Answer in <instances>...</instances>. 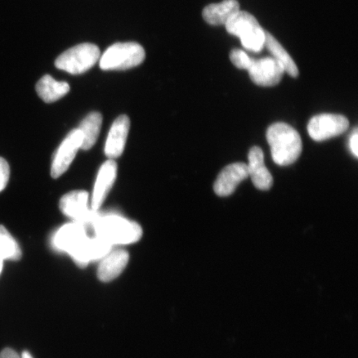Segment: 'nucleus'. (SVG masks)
<instances>
[{
    "label": "nucleus",
    "mask_w": 358,
    "mask_h": 358,
    "mask_svg": "<svg viewBox=\"0 0 358 358\" xmlns=\"http://www.w3.org/2000/svg\"><path fill=\"white\" fill-rule=\"evenodd\" d=\"M266 138L272 159L280 166L294 164L302 153L301 137L296 129L288 124H271L267 129Z\"/></svg>",
    "instance_id": "1"
},
{
    "label": "nucleus",
    "mask_w": 358,
    "mask_h": 358,
    "mask_svg": "<svg viewBox=\"0 0 358 358\" xmlns=\"http://www.w3.org/2000/svg\"><path fill=\"white\" fill-rule=\"evenodd\" d=\"M93 230L95 236L110 245L136 243L143 235L140 224L115 215L97 217L93 224Z\"/></svg>",
    "instance_id": "2"
},
{
    "label": "nucleus",
    "mask_w": 358,
    "mask_h": 358,
    "mask_svg": "<svg viewBox=\"0 0 358 358\" xmlns=\"http://www.w3.org/2000/svg\"><path fill=\"white\" fill-rule=\"evenodd\" d=\"M228 33L240 38L243 46L248 51L258 52L265 45L266 31L250 13L238 11L226 24Z\"/></svg>",
    "instance_id": "3"
},
{
    "label": "nucleus",
    "mask_w": 358,
    "mask_h": 358,
    "mask_svg": "<svg viewBox=\"0 0 358 358\" xmlns=\"http://www.w3.org/2000/svg\"><path fill=\"white\" fill-rule=\"evenodd\" d=\"M145 58V51L137 43H117L111 45L100 57L103 71H124L141 65Z\"/></svg>",
    "instance_id": "4"
},
{
    "label": "nucleus",
    "mask_w": 358,
    "mask_h": 358,
    "mask_svg": "<svg viewBox=\"0 0 358 358\" xmlns=\"http://www.w3.org/2000/svg\"><path fill=\"white\" fill-rule=\"evenodd\" d=\"M99 48L92 43H82L73 47L57 58V69L70 74L78 75L92 69L100 60Z\"/></svg>",
    "instance_id": "5"
},
{
    "label": "nucleus",
    "mask_w": 358,
    "mask_h": 358,
    "mask_svg": "<svg viewBox=\"0 0 358 358\" xmlns=\"http://www.w3.org/2000/svg\"><path fill=\"white\" fill-rule=\"evenodd\" d=\"M348 120L337 114H321L313 116L308 124V132L312 140L321 142L341 136L348 131Z\"/></svg>",
    "instance_id": "6"
},
{
    "label": "nucleus",
    "mask_w": 358,
    "mask_h": 358,
    "mask_svg": "<svg viewBox=\"0 0 358 358\" xmlns=\"http://www.w3.org/2000/svg\"><path fill=\"white\" fill-rule=\"evenodd\" d=\"M88 192L78 190L69 192L60 201V209L76 222L83 224L84 227L93 225L96 220V214L88 209Z\"/></svg>",
    "instance_id": "7"
},
{
    "label": "nucleus",
    "mask_w": 358,
    "mask_h": 358,
    "mask_svg": "<svg viewBox=\"0 0 358 358\" xmlns=\"http://www.w3.org/2000/svg\"><path fill=\"white\" fill-rule=\"evenodd\" d=\"M248 71L252 82L261 87L276 86L285 73L284 66L274 57L253 59Z\"/></svg>",
    "instance_id": "8"
},
{
    "label": "nucleus",
    "mask_w": 358,
    "mask_h": 358,
    "mask_svg": "<svg viewBox=\"0 0 358 358\" xmlns=\"http://www.w3.org/2000/svg\"><path fill=\"white\" fill-rule=\"evenodd\" d=\"M82 144L83 134L78 129H73L69 134L53 158L51 168V176L53 178H59L69 169Z\"/></svg>",
    "instance_id": "9"
},
{
    "label": "nucleus",
    "mask_w": 358,
    "mask_h": 358,
    "mask_svg": "<svg viewBox=\"0 0 358 358\" xmlns=\"http://www.w3.org/2000/svg\"><path fill=\"white\" fill-rule=\"evenodd\" d=\"M249 177L248 164L235 163L224 168L214 183V192L218 196H228L234 194L240 183Z\"/></svg>",
    "instance_id": "10"
},
{
    "label": "nucleus",
    "mask_w": 358,
    "mask_h": 358,
    "mask_svg": "<svg viewBox=\"0 0 358 358\" xmlns=\"http://www.w3.org/2000/svg\"><path fill=\"white\" fill-rule=\"evenodd\" d=\"M131 128V120L127 115H120L112 124L105 147L109 159L119 158L123 154Z\"/></svg>",
    "instance_id": "11"
},
{
    "label": "nucleus",
    "mask_w": 358,
    "mask_h": 358,
    "mask_svg": "<svg viewBox=\"0 0 358 358\" xmlns=\"http://www.w3.org/2000/svg\"><path fill=\"white\" fill-rule=\"evenodd\" d=\"M117 176V164L113 159L107 160L102 164L98 173L95 187H94L92 207L97 211L108 196Z\"/></svg>",
    "instance_id": "12"
},
{
    "label": "nucleus",
    "mask_w": 358,
    "mask_h": 358,
    "mask_svg": "<svg viewBox=\"0 0 358 358\" xmlns=\"http://www.w3.org/2000/svg\"><path fill=\"white\" fill-rule=\"evenodd\" d=\"M248 164L249 177L257 189L267 191L273 185V177L264 164V153L261 148L254 146L250 150Z\"/></svg>",
    "instance_id": "13"
},
{
    "label": "nucleus",
    "mask_w": 358,
    "mask_h": 358,
    "mask_svg": "<svg viewBox=\"0 0 358 358\" xmlns=\"http://www.w3.org/2000/svg\"><path fill=\"white\" fill-rule=\"evenodd\" d=\"M88 236L83 224L74 222L61 228L55 236V245L58 250L69 255L74 252Z\"/></svg>",
    "instance_id": "14"
},
{
    "label": "nucleus",
    "mask_w": 358,
    "mask_h": 358,
    "mask_svg": "<svg viewBox=\"0 0 358 358\" xmlns=\"http://www.w3.org/2000/svg\"><path fill=\"white\" fill-rule=\"evenodd\" d=\"M129 253L124 250H116L101 259L97 277L102 282H110L122 274L129 262Z\"/></svg>",
    "instance_id": "15"
},
{
    "label": "nucleus",
    "mask_w": 358,
    "mask_h": 358,
    "mask_svg": "<svg viewBox=\"0 0 358 358\" xmlns=\"http://www.w3.org/2000/svg\"><path fill=\"white\" fill-rule=\"evenodd\" d=\"M237 0H223L222 3H212L204 8L203 17L210 25H226L227 22L240 11Z\"/></svg>",
    "instance_id": "16"
},
{
    "label": "nucleus",
    "mask_w": 358,
    "mask_h": 358,
    "mask_svg": "<svg viewBox=\"0 0 358 358\" xmlns=\"http://www.w3.org/2000/svg\"><path fill=\"white\" fill-rule=\"evenodd\" d=\"M70 91L69 84L66 82H57L51 76L45 75L36 85V92L41 99L46 103H52L64 97Z\"/></svg>",
    "instance_id": "17"
},
{
    "label": "nucleus",
    "mask_w": 358,
    "mask_h": 358,
    "mask_svg": "<svg viewBox=\"0 0 358 358\" xmlns=\"http://www.w3.org/2000/svg\"><path fill=\"white\" fill-rule=\"evenodd\" d=\"M102 115L99 112H92L80 124L79 131L83 134L80 149L88 150L95 145L101 131Z\"/></svg>",
    "instance_id": "18"
},
{
    "label": "nucleus",
    "mask_w": 358,
    "mask_h": 358,
    "mask_svg": "<svg viewBox=\"0 0 358 358\" xmlns=\"http://www.w3.org/2000/svg\"><path fill=\"white\" fill-rule=\"evenodd\" d=\"M265 45L272 55V57L280 62L286 73H288L290 77L297 78L299 76V70L296 64L293 60V58L289 55V53L285 51V49L282 47V45L277 41L274 36L270 33L266 32Z\"/></svg>",
    "instance_id": "19"
},
{
    "label": "nucleus",
    "mask_w": 358,
    "mask_h": 358,
    "mask_svg": "<svg viewBox=\"0 0 358 358\" xmlns=\"http://www.w3.org/2000/svg\"><path fill=\"white\" fill-rule=\"evenodd\" d=\"M22 252L19 244L10 232L0 225V259L2 261H19Z\"/></svg>",
    "instance_id": "20"
},
{
    "label": "nucleus",
    "mask_w": 358,
    "mask_h": 358,
    "mask_svg": "<svg viewBox=\"0 0 358 358\" xmlns=\"http://www.w3.org/2000/svg\"><path fill=\"white\" fill-rule=\"evenodd\" d=\"M230 59L237 69L248 70L253 59L241 49H234L230 53Z\"/></svg>",
    "instance_id": "21"
},
{
    "label": "nucleus",
    "mask_w": 358,
    "mask_h": 358,
    "mask_svg": "<svg viewBox=\"0 0 358 358\" xmlns=\"http://www.w3.org/2000/svg\"><path fill=\"white\" fill-rule=\"evenodd\" d=\"M10 176V165L6 159L0 157V192H2L7 187Z\"/></svg>",
    "instance_id": "22"
},
{
    "label": "nucleus",
    "mask_w": 358,
    "mask_h": 358,
    "mask_svg": "<svg viewBox=\"0 0 358 358\" xmlns=\"http://www.w3.org/2000/svg\"><path fill=\"white\" fill-rule=\"evenodd\" d=\"M349 147L353 155L357 158L358 157V132L357 129H355V132L352 134L350 140H349Z\"/></svg>",
    "instance_id": "23"
},
{
    "label": "nucleus",
    "mask_w": 358,
    "mask_h": 358,
    "mask_svg": "<svg viewBox=\"0 0 358 358\" xmlns=\"http://www.w3.org/2000/svg\"><path fill=\"white\" fill-rule=\"evenodd\" d=\"M0 358H20V357L13 349L6 348L0 353Z\"/></svg>",
    "instance_id": "24"
},
{
    "label": "nucleus",
    "mask_w": 358,
    "mask_h": 358,
    "mask_svg": "<svg viewBox=\"0 0 358 358\" xmlns=\"http://www.w3.org/2000/svg\"><path fill=\"white\" fill-rule=\"evenodd\" d=\"M21 358H34L32 355H30L29 352H24L22 353V357Z\"/></svg>",
    "instance_id": "25"
},
{
    "label": "nucleus",
    "mask_w": 358,
    "mask_h": 358,
    "mask_svg": "<svg viewBox=\"0 0 358 358\" xmlns=\"http://www.w3.org/2000/svg\"><path fill=\"white\" fill-rule=\"evenodd\" d=\"M3 262L2 259H0V274H1L3 270Z\"/></svg>",
    "instance_id": "26"
}]
</instances>
